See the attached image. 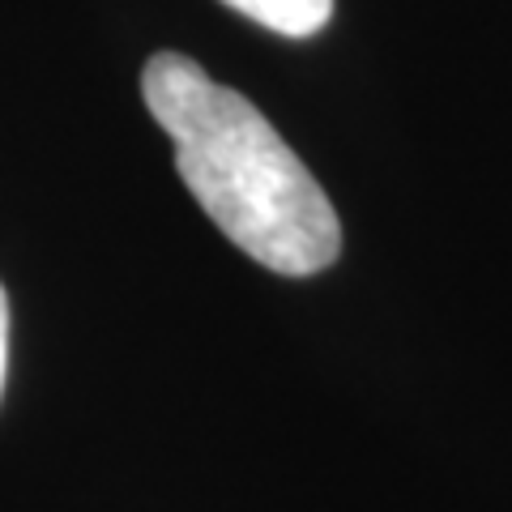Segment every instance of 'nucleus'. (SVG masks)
I'll return each mask as SVG.
<instances>
[{
    "instance_id": "nucleus-1",
    "label": "nucleus",
    "mask_w": 512,
    "mask_h": 512,
    "mask_svg": "<svg viewBox=\"0 0 512 512\" xmlns=\"http://www.w3.org/2000/svg\"><path fill=\"white\" fill-rule=\"evenodd\" d=\"M141 99L175 141L180 180L239 252L286 278L338 261V210L244 94L218 86L197 60L158 52L141 69Z\"/></svg>"
},
{
    "instance_id": "nucleus-3",
    "label": "nucleus",
    "mask_w": 512,
    "mask_h": 512,
    "mask_svg": "<svg viewBox=\"0 0 512 512\" xmlns=\"http://www.w3.org/2000/svg\"><path fill=\"white\" fill-rule=\"evenodd\" d=\"M5 367H9V299L0 286V389H5Z\"/></svg>"
},
{
    "instance_id": "nucleus-2",
    "label": "nucleus",
    "mask_w": 512,
    "mask_h": 512,
    "mask_svg": "<svg viewBox=\"0 0 512 512\" xmlns=\"http://www.w3.org/2000/svg\"><path fill=\"white\" fill-rule=\"evenodd\" d=\"M222 5L286 39H308L333 18V0H222Z\"/></svg>"
}]
</instances>
